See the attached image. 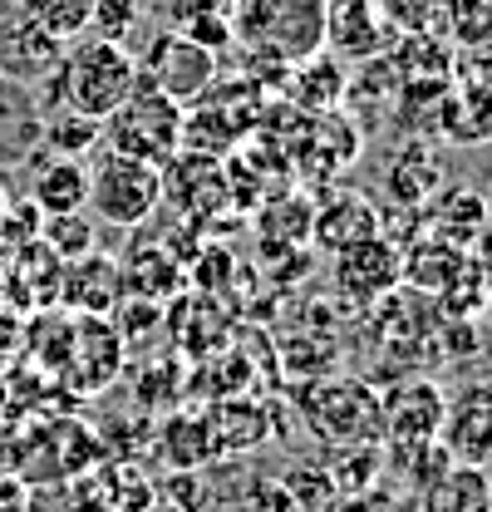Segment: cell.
Masks as SVG:
<instances>
[{
	"label": "cell",
	"instance_id": "6da1fadb",
	"mask_svg": "<svg viewBox=\"0 0 492 512\" xmlns=\"http://www.w3.org/2000/svg\"><path fill=\"white\" fill-rule=\"evenodd\" d=\"M55 79V109H69L79 119H94L104 124L123 99L133 94L138 84V60L123 50L119 40H99V35H79L69 40L60 55V69L50 74Z\"/></svg>",
	"mask_w": 492,
	"mask_h": 512
},
{
	"label": "cell",
	"instance_id": "7a4b0ae2",
	"mask_svg": "<svg viewBox=\"0 0 492 512\" xmlns=\"http://www.w3.org/2000/svg\"><path fill=\"white\" fill-rule=\"evenodd\" d=\"M232 30L261 60L291 69L325 50V0H242Z\"/></svg>",
	"mask_w": 492,
	"mask_h": 512
},
{
	"label": "cell",
	"instance_id": "3957f363",
	"mask_svg": "<svg viewBox=\"0 0 492 512\" xmlns=\"http://www.w3.org/2000/svg\"><path fill=\"white\" fill-rule=\"evenodd\" d=\"M183 124H187L183 104H173L148 79H138L133 94L104 119V148H114L123 158H138V163H153V168L168 173V163L183 153Z\"/></svg>",
	"mask_w": 492,
	"mask_h": 512
},
{
	"label": "cell",
	"instance_id": "277c9868",
	"mask_svg": "<svg viewBox=\"0 0 492 512\" xmlns=\"http://www.w3.org/2000/svg\"><path fill=\"white\" fill-rule=\"evenodd\" d=\"M84 168H89V202H84V207H94V217H99L104 227L133 232V227H143V222L163 207V197H168L163 168L138 163V158H123L114 148H99L94 163H84Z\"/></svg>",
	"mask_w": 492,
	"mask_h": 512
},
{
	"label": "cell",
	"instance_id": "5b68a950",
	"mask_svg": "<svg viewBox=\"0 0 492 512\" xmlns=\"http://www.w3.org/2000/svg\"><path fill=\"white\" fill-rule=\"evenodd\" d=\"M138 79H148L173 104H187V99H202L217 84V60H212V50H202L197 40H187L183 30H168L138 60Z\"/></svg>",
	"mask_w": 492,
	"mask_h": 512
},
{
	"label": "cell",
	"instance_id": "8992f818",
	"mask_svg": "<svg viewBox=\"0 0 492 512\" xmlns=\"http://www.w3.org/2000/svg\"><path fill=\"white\" fill-rule=\"evenodd\" d=\"M458 468H488L492 463V384H468L453 399H443V419L433 434Z\"/></svg>",
	"mask_w": 492,
	"mask_h": 512
},
{
	"label": "cell",
	"instance_id": "52a82bcc",
	"mask_svg": "<svg viewBox=\"0 0 492 512\" xmlns=\"http://www.w3.org/2000/svg\"><path fill=\"white\" fill-rule=\"evenodd\" d=\"M399 281H404L399 247H389L384 232L355 242V247H345V252H335V286H340L350 301H360V306H374V301L394 296Z\"/></svg>",
	"mask_w": 492,
	"mask_h": 512
},
{
	"label": "cell",
	"instance_id": "ba28073f",
	"mask_svg": "<svg viewBox=\"0 0 492 512\" xmlns=\"http://www.w3.org/2000/svg\"><path fill=\"white\" fill-rule=\"evenodd\" d=\"M310 409H335V419L315 424V429H325V439L360 444V439H379V429H384V409H379V399L369 394L365 384L350 380L315 384L310 389Z\"/></svg>",
	"mask_w": 492,
	"mask_h": 512
},
{
	"label": "cell",
	"instance_id": "9c48e42d",
	"mask_svg": "<svg viewBox=\"0 0 492 512\" xmlns=\"http://www.w3.org/2000/svg\"><path fill=\"white\" fill-rule=\"evenodd\" d=\"M310 237L330 252H345L365 237H379V207L365 192H330L315 212H310Z\"/></svg>",
	"mask_w": 492,
	"mask_h": 512
},
{
	"label": "cell",
	"instance_id": "30bf717a",
	"mask_svg": "<svg viewBox=\"0 0 492 512\" xmlns=\"http://www.w3.org/2000/svg\"><path fill=\"white\" fill-rule=\"evenodd\" d=\"M60 55H64V40L45 35L40 25H30V20H20V15L0 30V69H5L10 79H20V84L50 79V74L60 69Z\"/></svg>",
	"mask_w": 492,
	"mask_h": 512
},
{
	"label": "cell",
	"instance_id": "8fae6325",
	"mask_svg": "<svg viewBox=\"0 0 492 512\" xmlns=\"http://www.w3.org/2000/svg\"><path fill=\"white\" fill-rule=\"evenodd\" d=\"M325 45L345 60H374L384 50V25L374 0H325Z\"/></svg>",
	"mask_w": 492,
	"mask_h": 512
},
{
	"label": "cell",
	"instance_id": "7c38bea8",
	"mask_svg": "<svg viewBox=\"0 0 492 512\" xmlns=\"http://www.w3.org/2000/svg\"><path fill=\"white\" fill-rule=\"evenodd\" d=\"M286 94H291V104L296 109H306L310 119L315 114H330V109H340L345 104V94H350V79H345V64L335 60V55H310V60L291 64V84H286Z\"/></svg>",
	"mask_w": 492,
	"mask_h": 512
},
{
	"label": "cell",
	"instance_id": "4fadbf2b",
	"mask_svg": "<svg viewBox=\"0 0 492 512\" xmlns=\"http://www.w3.org/2000/svg\"><path fill=\"white\" fill-rule=\"evenodd\" d=\"M399 271H404L409 286H419L429 296H448L468 276V256H463V247H453L443 237H424L399 256Z\"/></svg>",
	"mask_w": 492,
	"mask_h": 512
},
{
	"label": "cell",
	"instance_id": "5bb4252c",
	"mask_svg": "<svg viewBox=\"0 0 492 512\" xmlns=\"http://www.w3.org/2000/svg\"><path fill=\"white\" fill-rule=\"evenodd\" d=\"M84 202H89V168L74 158H45L30 188V207L40 217H69V212H84Z\"/></svg>",
	"mask_w": 492,
	"mask_h": 512
},
{
	"label": "cell",
	"instance_id": "9a60e30c",
	"mask_svg": "<svg viewBox=\"0 0 492 512\" xmlns=\"http://www.w3.org/2000/svg\"><path fill=\"white\" fill-rule=\"evenodd\" d=\"M399 399L379 404L384 409V429H394L399 444H424L438 434V419H443V394L433 384H404L394 389Z\"/></svg>",
	"mask_w": 492,
	"mask_h": 512
},
{
	"label": "cell",
	"instance_id": "2e32d148",
	"mask_svg": "<svg viewBox=\"0 0 492 512\" xmlns=\"http://www.w3.org/2000/svg\"><path fill=\"white\" fill-rule=\"evenodd\" d=\"M438 128L453 143H488L492 138V94L478 84H458L438 104Z\"/></svg>",
	"mask_w": 492,
	"mask_h": 512
},
{
	"label": "cell",
	"instance_id": "e0dca14e",
	"mask_svg": "<svg viewBox=\"0 0 492 512\" xmlns=\"http://www.w3.org/2000/svg\"><path fill=\"white\" fill-rule=\"evenodd\" d=\"M94 5L99 0H15V15L69 45V40H79L94 25Z\"/></svg>",
	"mask_w": 492,
	"mask_h": 512
},
{
	"label": "cell",
	"instance_id": "ac0fdd59",
	"mask_svg": "<svg viewBox=\"0 0 492 512\" xmlns=\"http://www.w3.org/2000/svg\"><path fill=\"white\" fill-rule=\"evenodd\" d=\"M399 163L389 168V188H394V202H429L438 197V183H443V168L438 158H429L424 143H409L404 153H394Z\"/></svg>",
	"mask_w": 492,
	"mask_h": 512
},
{
	"label": "cell",
	"instance_id": "d6986e66",
	"mask_svg": "<svg viewBox=\"0 0 492 512\" xmlns=\"http://www.w3.org/2000/svg\"><path fill=\"white\" fill-rule=\"evenodd\" d=\"M99 143H104V124H94V119H79L69 109H55V119H45V148H50V158H74L79 163Z\"/></svg>",
	"mask_w": 492,
	"mask_h": 512
},
{
	"label": "cell",
	"instance_id": "ffe728a7",
	"mask_svg": "<svg viewBox=\"0 0 492 512\" xmlns=\"http://www.w3.org/2000/svg\"><path fill=\"white\" fill-rule=\"evenodd\" d=\"M433 222H438V237L443 242H453V247H463L478 227H483V197L478 192H448V197H438L433 202Z\"/></svg>",
	"mask_w": 492,
	"mask_h": 512
},
{
	"label": "cell",
	"instance_id": "44dd1931",
	"mask_svg": "<svg viewBox=\"0 0 492 512\" xmlns=\"http://www.w3.org/2000/svg\"><path fill=\"white\" fill-rule=\"evenodd\" d=\"M45 247L60 256V261H79V256L94 252V222L84 212H69V217H45Z\"/></svg>",
	"mask_w": 492,
	"mask_h": 512
},
{
	"label": "cell",
	"instance_id": "7402d4cb",
	"mask_svg": "<svg viewBox=\"0 0 492 512\" xmlns=\"http://www.w3.org/2000/svg\"><path fill=\"white\" fill-rule=\"evenodd\" d=\"M473 74H478V79H468V84H478V89L492 94V55H478V60H473Z\"/></svg>",
	"mask_w": 492,
	"mask_h": 512
},
{
	"label": "cell",
	"instance_id": "603a6c76",
	"mask_svg": "<svg viewBox=\"0 0 492 512\" xmlns=\"http://www.w3.org/2000/svg\"><path fill=\"white\" fill-rule=\"evenodd\" d=\"M0 409H5V384H0Z\"/></svg>",
	"mask_w": 492,
	"mask_h": 512
},
{
	"label": "cell",
	"instance_id": "cb8c5ba5",
	"mask_svg": "<svg viewBox=\"0 0 492 512\" xmlns=\"http://www.w3.org/2000/svg\"><path fill=\"white\" fill-rule=\"evenodd\" d=\"M488 498H492V488H488Z\"/></svg>",
	"mask_w": 492,
	"mask_h": 512
}]
</instances>
